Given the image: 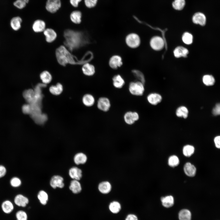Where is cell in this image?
Instances as JSON below:
<instances>
[{"label": "cell", "instance_id": "obj_1", "mask_svg": "<svg viewBox=\"0 0 220 220\" xmlns=\"http://www.w3.org/2000/svg\"><path fill=\"white\" fill-rule=\"evenodd\" d=\"M56 57L58 62L61 65L65 66L67 64H82L88 62L89 60L85 59L86 55L81 60L79 61L64 46H61L57 48L56 51Z\"/></svg>", "mask_w": 220, "mask_h": 220}, {"label": "cell", "instance_id": "obj_2", "mask_svg": "<svg viewBox=\"0 0 220 220\" xmlns=\"http://www.w3.org/2000/svg\"><path fill=\"white\" fill-rule=\"evenodd\" d=\"M64 36L65 39V45L70 50L79 48L86 44V39L81 32L67 30L64 32Z\"/></svg>", "mask_w": 220, "mask_h": 220}, {"label": "cell", "instance_id": "obj_3", "mask_svg": "<svg viewBox=\"0 0 220 220\" xmlns=\"http://www.w3.org/2000/svg\"><path fill=\"white\" fill-rule=\"evenodd\" d=\"M128 90L132 95L137 96L143 95L145 91L144 84L140 81L132 82L129 84Z\"/></svg>", "mask_w": 220, "mask_h": 220}, {"label": "cell", "instance_id": "obj_4", "mask_svg": "<svg viewBox=\"0 0 220 220\" xmlns=\"http://www.w3.org/2000/svg\"><path fill=\"white\" fill-rule=\"evenodd\" d=\"M125 41L127 45L132 48L138 47L141 43V40L139 35L135 33L128 34L126 37Z\"/></svg>", "mask_w": 220, "mask_h": 220}, {"label": "cell", "instance_id": "obj_5", "mask_svg": "<svg viewBox=\"0 0 220 220\" xmlns=\"http://www.w3.org/2000/svg\"><path fill=\"white\" fill-rule=\"evenodd\" d=\"M123 118L127 124L132 125L139 120V115L136 112L128 111L125 113Z\"/></svg>", "mask_w": 220, "mask_h": 220}, {"label": "cell", "instance_id": "obj_6", "mask_svg": "<svg viewBox=\"0 0 220 220\" xmlns=\"http://www.w3.org/2000/svg\"><path fill=\"white\" fill-rule=\"evenodd\" d=\"M61 5V0H47L45 8L48 12L54 13L60 9Z\"/></svg>", "mask_w": 220, "mask_h": 220}, {"label": "cell", "instance_id": "obj_7", "mask_svg": "<svg viewBox=\"0 0 220 220\" xmlns=\"http://www.w3.org/2000/svg\"><path fill=\"white\" fill-rule=\"evenodd\" d=\"M97 106L100 110L104 112H107L111 107L110 101L107 97H101L97 101Z\"/></svg>", "mask_w": 220, "mask_h": 220}, {"label": "cell", "instance_id": "obj_8", "mask_svg": "<svg viewBox=\"0 0 220 220\" xmlns=\"http://www.w3.org/2000/svg\"><path fill=\"white\" fill-rule=\"evenodd\" d=\"M150 44L153 49L158 51L163 49L164 45V42L163 39L161 37L156 36L151 39Z\"/></svg>", "mask_w": 220, "mask_h": 220}, {"label": "cell", "instance_id": "obj_9", "mask_svg": "<svg viewBox=\"0 0 220 220\" xmlns=\"http://www.w3.org/2000/svg\"><path fill=\"white\" fill-rule=\"evenodd\" d=\"M193 22L196 24L201 26H204L206 23V18L205 15L203 13L197 12L195 13L192 18Z\"/></svg>", "mask_w": 220, "mask_h": 220}, {"label": "cell", "instance_id": "obj_10", "mask_svg": "<svg viewBox=\"0 0 220 220\" xmlns=\"http://www.w3.org/2000/svg\"><path fill=\"white\" fill-rule=\"evenodd\" d=\"M110 67L114 69H117L123 64L122 59L119 56L115 55L112 57L109 61Z\"/></svg>", "mask_w": 220, "mask_h": 220}, {"label": "cell", "instance_id": "obj_11", "mask_svg": "<svg viewBox=\"0 0 220 220\" xmlns=\"http://www.w3.org/2000/svg\"><path fill=\"white\" fill-rule=\"evenodd\" d=\"M63 181V178L62 177L59 175H54L51 179L50 185L54 189L57 187L62 188L64 186Z\"/></svg>", "mask_w": 220, "mask_h": 220}, {"label": "cell", "instance_id": "obj_12", "mask_svg": "<svg viewBox=\"0 0 220 220\" xmlns=\"http://www.w3.org/2000/svg\"><path fill=\"white\" fill-rule=\"evenodd\" d=\"M184 172L188 177H193L196 174V169L195 166L190 162H187L183 167Z\"/></svg>", "mask_w": 220, "mask_h": 220}, {"label": "cell", "instance_id": "obj_13", "mask_svg": "<svg viewBox=\"0 0 220 220\" xmlns=\"http://www.w3.org/2000/svg\"><path fill=\"white\" fill-rule=\"evenodd\" d=\"M148 102L152 105H156L162 101V97L159 94L153 93L148 94L147 97Z\"/></svg>", "mask_w": 220, "mask_h": 220}, {"label": "cell", "instance_id": "obj_14", "mask_svg": "<svg viewBox=\"0 0 220 220\" xmlns=\"http://www.w3.org/2000/svg\"><path fill=\"white\" fill-rule=\"evenodd\" d=\"M44 34L46 37V40L48 42L50 43L56 39L57 34L56 32L51 28L45 29L43 31Z\"/></svg>", "mask_w": 220, "mask_h": 220}, {"label": "cell", "instance_id": "obj_15", "mask_svg": "<svg viewBox=\"0 0 220 220\" xmlns=\"http://www.w3.org/2000/svg\"><path fill=\"white\" fill-rule=\"evenodd\" d=\"M14 202L17 206L24 207L28 204L29 200L27 197L24 196L21 194H18L15 196Z\"/></svg>", "mask_w": 220, "mask_h": 220}, {"label": "cell", "instance_id": "obj_16", "mask_svg": "<svg viewBox=\"0 0 220 220\" xmlns=\"http://www.w3.org/2000/svg\"><path fill=\"white\" fill-rule=\"evenodd\" d=\"M98 189L102 193L106 194L109 193L112 189V185L108 182L105 181L101 182L98 185Z\"/></svg>", "mask_w": 220, "mask_h": 220}, {"label": "cell", "instance_id": "obj_17", "mask_svg": "<svg viewBox=\"0 0 220 220\" xmlns=\"http://www.w3.org/2000/svg\"><path fill=\"white\" fill-rule=\"evenodd\" d=\"M69 174L70 177L74 180L79 181L82 177V171L77 167H73L69 170Z\"/></svg>", "mask_w": 220, "mask_h": 220}, {"label": "cell", "instance_id": "obj_18", "mask_svg": "<svg viewBox=\"0 0 220 220\" xmlns=\"http://www.w3.org/2000/svg\"><path fill=\"white\" fill-rule=\"evenodd\" d=\"M46 24L45 22L41 20H37L35 21L32 25L34 31L36 32H41L45 29Z\"/></svg>", "mask_w": 220, "mask_h": 220}, {"label": "cell", "instance_id": "obj_19", "mask_svg": "<svg viewBox=\"0 0 220 220\" xmlns=\"http://www.w3.org/2000/svg\"><path fill=\"white\" fill-rule=\"evenodd\" d=\"M112 83L114 86L117 89L122 88L125 84L123 79L119 75H115L112 78Z\"/></svg>", "mask_w": 220, "mask_h": 220}, {"label": "cell", "instance_id": "obj_20", "mask_svg": "<svg viewBox=\"0 0 220 220\" xmlns=\"http://www.w3.org/2000/svg\"><path fill=\"white\" fill-rule=\"evenodd\" d=\"M161 201L163 206L166 208L171 207L174 204V198L171 195H168L161 197Z\"/></svg>", "mask_w": 220, "mask_h": 220}, {"label": "cell", "instance_id": "obj_21", "mask_svg": "<svg viewBox=\"0 0 220 220\" xmlns=\"http://www.w3.org/2000/svg\"><path fill=\"white\" fill-rule=\"evenodd\" d=\"M84 74L87 76H92L95 73L94 67L92 64L86 63L84 64L82 68Z\"/></svg>", "mask_w": 220, "mask_h": 220}, {"label": "cell", "instance_id": "obj_22", "mask_svg": "<svg viewBox=\"0 0 220 220\" xmlns=\"http://www.w3.org/2000/svg\"><path fill=\"white\" fill-rule=\"evenodd\" d=\"M189 53L188 50L186 48L179 46L177 47L174 50V56L177 58L181 57H186Z\"/></svg>", "mask_w": 220, "mask_h": 220}, {"label": "cell", "instance_id": "obj_23", "mask_svg": "<svg viewBox=\"0 0 220 220\" xmlns=\"http://www.w3.org/2000/svg\"><path fill=\"white\" fill-rule=\"evenodd\" d=\"M82 16V13L80 11L75 10L71 13L70 18L72 21L73 23L78 24L81 22Z\"/></svg>", "mask_w": 220, "mask_h": 220}, {"label": "cell", "instance_id": "obj_24", "mask_svg": "<svg viewBox=\"0 0 220 220\" xmlns=\"http://www.w3.org/2000/svg\"><path fill=\"white\" fill-rule=\"evenodd\" d=\"M22 21V19L19 16L14 17L12 18L10 21L11 26L13 30H17L21 27Z\"/></svg>", "mask_w": 220, "mask_h": 220}, {"label": "cell", "instance_id": "obj_25", "mask_svg": "<svg viewBox=\"0 0 220 220\" xmlns=\"http://www.w3.org/2000/svg\"><path fill=\"white\" fill-rule=\"evenodd\" d=\"M69 188L73 193L75 194L80 193L82 190L80 183L76 180H73L71 182Z\"/></svg>", "mask_w": 220, "mask_h": 220}, {"label": "cell", "instance_id": "obj_26", "mask_svg": "<svg viewBox=\"0 0 220 220\" xmlns=\"http://www.w3.org/2000/svg\"><path fill=\"white\" fill-rule=\"evenodd\" d=\"M82 101L85 105L87 107H90L93 106L94 104L95 100L92 95L87 94L83 96Z\"/></svg>", "mask_w": 220, "mask_h": 220}, {"label": "cell", "instance_id": "obj_27", "mask_svg": "<svg viewBox=\"0 0 220 220\" xmlns=\"http://www.w3.org/2000/svg\"><path fill=\"white\" fill-rule=\"evenodd\" d=\"M87 160V157L86 155L82 152L75 154L74 158V161L77 165L84 164L86 162Z\"/></svg>", "mask_w": 220, "mask_h": 220}, {"label": "cell", "instance_id": "obj_28", "mask_svg": "<svg viewBox=\"0 0 220 220\" xmlns=\"http://www.w3.org/2000/svg\"><path fill=\"white\" fill-rule=\"evenodd\" d=\"M192 214L190 211L187 209L181 210L178 213L179 220H191Z\"/></svg>", "mask_w": 220, "mask_h": 220}, {"label": "cell", "instance_id": "obj_29", "mask_svg": "<svg viewBox=\"0 0 220 220\" xmlns=\"http://www.w3.org/2000/svg\"><path fill=\"white\" fill-rule=\"evenodd\" d=\"M63 90L62 85L58 83L56 85H52L49 88V91L52 94L55 95L60 94Z\"/></svg>", "mask_w": 220, "mask_h": 220}, {"label": "cell", "instance_id": "obj_30", "mask_svg": "<svg viewBox=\"0 0 220 220\" xmlns=\"http://www.w3.org/2000/svg\"><path fill=\"white\" fill-rule=\"evenodd\" d=\"M1 207L3 211L6 214L11 213L14 208V206L12 203L10 201L7 200L2 203Z\"/></svg>", "mask_w": 220, "mask_h": 220}, {"label": "cell", "instance_id": "obj_31", "mask_svg": "<svg viewBox=\"0 0 220 220\" xmlns=\"http://www.w3.org/2000/svg\"><path fill=\"white\" fill-rule=\"evenodd\" d=\"M121 208L120 203L117 201H114L111 202L109 205V209L110 211L113 214L119 213Z\"/></svg>", "mask_w": 220, "mask_h": 220}, {"label": "cell", "instance_id": "obj_32", "mask_svg": "<svg viewBox=\"0 0 220 220\" xmlns=\"http://www.w3.org/2000/svg\"><path fill=\"white\" fill-rule=\"evenodd\" d=\"M40 76L43 83L45 84L50 83L52 80L51 74L46 71L42 72L40 74Z\"/></svg>", "mask_w": 220, "mask_h": 220}, {"label": "cell", "instance_id": "obj_33", "mask_svg": "<svg viewBox=\"0 0 220 220\" xmlns=\"http://www.w3.org/2000/svg\"><path fill=\"white\" fill-rule=\"evenodd\" d=\"M35 95L34 90L29 89L25 91L23 93V96L27 102L29 104L33 100Z\"/></svg>", "mask_w": 220, "mask_h": 220}, {"label": "cell", "instance_id": "obj_34", "mask_svg": "<svg viewBox=\"0 0 220 220\" xmlns=\"http://www.w3.org/2000/svg\"><path fill=\"white\" fill-rule=\"evenodd\" d=\"M195 148L194 146L189 145L184 146L182 149L183 154L187 157L191 156L193 154Z\"/></svg>", "mask_w": 220, "mask_h": 220}, {"label": "cell", "instance_id": "obj_35", "mask_svg": "<svg viewBox=\"0 0 220 220\" xmlns=\"http://www.w3.org/2000/svg\"><path fill=\"white\" fill-rule=\"evenodd\" d=\"M172 5L174 9L178 11L181 10L185 6V0H174Z\"/></svg>", "mask_w": 220, "mask_h": 220}, {"label": "cell", "instance_id": "obj_36", "mask_svg": "<svg viewBox=\"0 0 220 220\" xmlns=\"http://www.w3.org/2000/svg\"><path fill=\"white\" fill-rule=\"evenodd\" d=\"M176 115L178 117H182L184 118L187 117L188 114V110L187 108L184 106L178 107L176 111Z\"/></svg>", "mask_w": 220, "mask_h": 220}, {"label": "cell", "instance_id": "obj_37", "mask_svg": "<svg viewBox=\"0 0 220 220\" xmlns=\"http://www.w3.org/2000/svg\"><path fill=\"white\" fill-rule=\"evenodd\" d=\"M180 161L178 157L175 155L170 156L168 159V164L169 166L174 167L178 166Z\"/></svg>", "mask_w": 220, "mask_h": 220}, {"label": "cell", "instance_id": "obj_38", "mask_svg": "<svg viewBox=\"0 0 220 220\" xmlns=\"http://www.w3.org/2000/svg\"><path fill=\"white\" fill-rule=\"evenodd\" d=\"M38 198L42 204L45 205L46 204L48 200V195L45 191H40L38 195Z\"/></svg>", "mask_w": 220, "mask_h": 220}, {"label": "cell", "instance_id": "obj_39", "mask_svg": "<svg viewBox=\"0 0 220 220\" xmlns=\"http://www.w3.org/2000/svg\"><path fill=\"white\" fill-rule=\"evenodd\" d=\"M204 83L207 86H211L214 85L215 82L214 77L210 75H205L203 78Z\"/></svg>", "mask_w": 220, "mask_h": 220}, {"label": "cell", "instance_id": "obj_40", "mask_svg": "<svg viewBox=\"0 0 220 220\" xmlns=\"http://www.w3.org/2000/svg\"><path fill=\"white\" fill-rule=\"evenodd\" d=\"M182 40L183 42L186 44H190L193 42V36L188 32H185L183 35Z\"/></svg>", "mask_w": 220, "mask_h": 220}, {"label": "cell", "instance_id": "obj_41", "mask_svg": "<svg viewBox=\"0 0 220 220\" xmlns=\"http://www.w3.org/2000/svg\"><path fill=\"white\" fill-rule=\"evenodd\" d=\"M27 4L25 2L21 0H16L13 3L14 6L19 9H22L25 8Z\"/></svg>", "mask_w": 220, "mask_h": 220}, {"label": "cell", "instance_id": "obj_42", "mask_svg": "<svg viewBox=\"0 0 220 220\" xmlns=\"http://www.w3.org/2000/svg\"><path fill=\"white\" fill-rule=\"evenodd\" d=\"M16 216L17 220H27L28 216L27 213L24 211L20 210L16 213Z\"/></svg>", "mask_w": 220, "mask_h": 220}, {"label": "cell", "instance_id": "obj_43", "mask_svg": "<svg viewBox=\"0 0 220 220\" xmlns=\"http://www.w3.org/2000/svg\"><path fill=\"white\" fill-rule=\"evenodd\" d=\"M10 183L12 186L15 187L20 186L21 184L20 179L17 177H14L11 179Z\"/></svg>", "mask_w": 220, "mask_h": 220}, {"label": "cell", "instance_id": "obj_44", "mask_svg": "<svg viewBox=\"0 0 220 220\" xmlns=\"http://www.w3.org/2000/svg\"><path fill=\"white\" fill-rule=\"evenodd\" d=\"M97 0H84V3L86 7L92 8L96 5Z\"/></svg>", "mask_w": 220, "mask_h": 220}, {"label": "cell", "instance_id": "obj_45", "mask_svg": "<svg viewBox=\"0 0 220 220\" xmlns=\"http://www.w3.org/2000/svg\"><path fill=\"white\" fill-rule=\"evenodd\" d=\"M23 112L25 114H30L31 112V107L29 104L24 105L22 108Z\"/></svg>", "mask_w": 220, "mask_h": 220}, {"label": "cell", "instance_id": "obj_46", "mask_svg": "<svg viewBox=\"0 0 220 220\" xmlns=\"http://www.w3.org/2000/svg\"><path fill=\"white\" fill-rule=\"evenodd\" d=\"M220 105L219 104H217L213 109L212 113L215 116L219 115L220 113Z\"/></svg>", "mask_w": 220, "mask_h": 220}, {"label": "cell", "instance_id": "obj_47", "mask_svg": "<svg viewBox=\"0 0 220 220\" xmlns=\"http://www.w3.org/2000/svg\"><path fill=\"white\" fill-rule=\"evenodd\" d=\"M125 220H138V219L136 215L130 214L127 216Z\"/></svg>", "mask_w": 220, "mask_h": 220}, {"label": "cell", "instance_id": "obj_48", "mask_svg": "<svg viewBox=\"0 0 220 220\" xmlns=\"http://www.w3.org/2000/svg\"><path fill=\"white\" fill-rule=\"evenodd\" d=\"M214 142L215 147L218 148H220V137L218 136L215 137L214 139Z\"/></svg>", "mask_w": 220, "mask_h": 220}, {"label": "cell", "instance_id": "obj_49", "mask_svg": "<svg viewBox=\"0 0 220 220\" xmlns=\"http://www.w3.org/2000/svg\"><path fill=\"white\" fill-rule=\"evenodd\" d=\"M82 0H70L71 4L74 7H78L79 3Z\"/></svg>", "mask_w": 220, "mask_h": 220}, {"label": "cell", "instance_id": "obj_50", "mask_svg": "<svg viewBox=\"0 0 220 220\" xmlns=\"http://www.w3.org/2000/svg\"><path fill=\"white\" fill-rule=\"evenodd\" d=\"M6 173V168L3 166L0 165V178L4 176Z\"/></svg>", "mask_w": 220, "mask_h": 220}, {"label": "cell", "instance_id": "obj_51", "mask_svg": "<svg viewBox=\"0 0 220 220\" xmlns=\"http://www.w3.org/2000/svg\"><path fill=\"white\" fill-rule=\"evenodd\" d=\"M21 0L25 2H26L27 3H28L29 2V0Z\"/></svg>", "mask_w": 220, "mask_h": 220}]
</instances>
